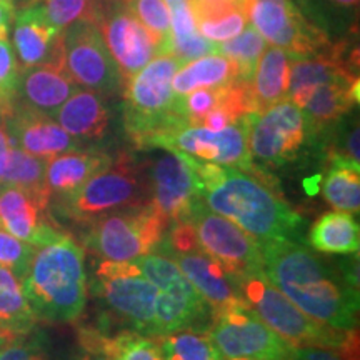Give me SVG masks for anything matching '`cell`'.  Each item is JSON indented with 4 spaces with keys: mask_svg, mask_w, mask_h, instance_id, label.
<instances>
[{
    "mask_svg": "<svg viewBox=\"0 0 360 360\" xmlns=\"http://www.w3.org/2000/svg\"><path fill=\"white\" fill-rule=\"evenodd\" d=\"M260 249L265 276L305 315L339 330L357 328V278L342 277L299 238L274 240Z\"/></svg>",
    "mask_w": 360,
    "mask_h": 360,
    "instance_id": "cell-1",
    "label": "cell"
},
{
    "mask_svg": "<svg viewBox=\"0 0 360 360\" xmlns=\"http://www.w3.org/2000/svg\"><path fill=\"white\" fill-rule=\"evenodd\" d=\"M191 160L200 184V199L212 212L232 220L260 245L300 237V215L264 177L193 157Z\"/></svg>",
    "mask_w": 360,
    "mask_h": 360,
    "instance_id": "cell-2",
    "label": "cell"
},
{
    "mask_svg": "<svg viewBox=\"0 0 360 360\" xmlns=\"http://www.w3.org/2000/svg\"><path fill=\"white\" fill-rule=\"evenodd\" d=\"M20 282L37 321H77L87 304L84 247L67 233L39 247Z\"/></svg>",
    "mask_w": 360,
    "mask_h": 360,
    "instance_id": "cell-3",
    "label": "cell"
},
{
    "mask_svg": "<svg viewBox=\"0 0 360 360\" xmlns=\"http://www.w3.org/2000/svg\"><path fill=\"white\" fill-rule=\"evenodd\" d=\"M179 67L172 56H155L124 82V125L139 148L188 125L175 110L172 79Z\"/></svg>",
    "mask_w": 360,
    "mask_h": 360,
    "instance_id": "cell-4",
    "label": "cell"
},
{
    "mask_svg": "<svg viewBox=\"0 0 360 360\" xmlns=\"http://www.w3.org/2000/svg\"><path fill=\"white\" fill-rule=\"evenodd\" d=\"M150 187L146 165L120 152L105 169L85 180L77 191L57 199V209L74 222L90 225L117 210L148 204Z\"/></svg>",
    "mask_w": 360,
    "mask_h": 360,
    "instance_id": "cell-5",
    "label": "cell"
},
{
    "mask_svg": "<svg viewBox=\"0 0 360 360\" xmlns=\"http://www.w3.org/2000/svg\"><path fill=\"white\" fill-rule=\"evenodd\" d=\"M240 294L250 309L269 328L287 340L292 347H327L334 350L352 349L354 330H339L314 321L292 304L269 281L262 269L254 270L237 281Z\"/></svg>",
    "mask_w": 360,
    "mask_h": 360,
    "instance_id": "cell-6",
    "label": "cell"
},
{
    "mask_svg": "<svg viewBox=\"0 0 360 360\" xmlns=\"http://www.w3.org/2000/svg\"><path fill=\"white\" fill-rule=\"evenodd\" d=\"M134 262L159 290L152 337L157 339L184 328L205 330V323L210 326L212 309L172 259L162 252L152 250Z\"/></svg>",
    "mask_w": 360,
    "mask_h": 360,
    "instance_id": "cell-7",
    "label": "cell"
},
{
    "mask_svg": "<svg viewBox=\"0 0 360 360\" xmlns=\"http://www.w3.org/2000/svg\"><path fill=\"white\" fill-rule=\"evenodd\" d=\"M170 225L148 202L97 219L90 224L85 244L103 260L134 262L159 247Z\"/></svg>",
    "mask_w": 360,
    "mask_h": 360,
    "instance_id": "cell-8",
    "label": "cell"
},
{
    "mask_svg": "<svg viewBox=\"0 0 360 360\" xmlns=\"http://www.w3.org/2000/svg\"><path fill=\"white\" fill-rule=\"evenodd\" d=\"M92 290L129 330L154 335L159 290L137 264L102 260L94 272Z\"/></svg>",
    "mask_w": 360,
    "mask_h": 360,
    "instance_id": "cell-9",
    "label": "cell"
},
{
    "mask_svg": "<svg viewBox=\"0 0 360 360\" xmlns=\"http://www.w3.org/2000/svg\"><path fill=\"white\" fill-rule=\"evenodd\" d=\"M155 250L177 264L187 281L212 309V315L244 300L236 278L202 249L193 229L184 220L170 225Z\"/></svg>",
    "mask_w": 360,
    "mask_h": 360,
    "instance_id": "cell-10",
    "label": "cell"
},
{
    "mask_svg": "<svg viewBox=\"0 0 360 360\" xmlns=\"http://www.w3.org/2000/svg\"><path fill=\"white\" fill-rule=\"evenodd\" d=\"M315 134L295 103L282 101L259 114H250L247 142L252 160L265 167H282L295 160L304 147L314 146Z\"/></svg>",
    "mask_w": 360,
    "mask_h": 360,
    "instance_id": "cell-11",
    "label": "cell"
},
{
    "mask_svg": "<svg viewBox=\"0 0 360 360\" xmlns=\"http://www.w3.org/2000/svg\"><path fill=\"white\" fill-rule=\"evenodd\" d=\"M209 335L225 360H289L295 349L265 326L245 300L214 314Z\"/></svg>",
    "mask_w": 360,
    "mask_h": 360,
    "instance_id": "cell-12",
    "label": "cell"
},
{
    "mask_svg": "<svg viewBox=\"0 0 360 360\" xmlns=\"http://www.w3.org/2000/svg\"><path fill=\"white\" fill-rule=\"evenodd\" d=\"M245 12L265 42L294 58L312 57L334 40L305 15L295 0H245Z\"/></svg>",
    "mask_w": 360,
    "mask_h": 360,
    "instance_id": "cell-13",
    "label": "cell"
},
{
    "mask_svg": "<svg viewBox=\"0 0 360 360\" xmlns=\"http://www.w3.org/2000/svg\"><path fill=\"white\" fill-rule=\"evenodd\" d=\"M62 60L74 82L109 98L122 94L124 80L97 25L80 20L62 32Z\"/></svg>",
    "mask_w": 360,
    "mask_h": 360,
    "instance_id": "cell-14",
    "label": "cell"
},
{
    "mask_svg": "<svg viewBox=\"0 0 360 360\" xmlns=\"http://www.w3.org/2000/svg\"><path fill=\"white\" fill-rule=\"evenodd\" d=\"M184 222L193 229L202 249L212 255L236 281L262 269V249L259 242L232 220L212 212L202 199L193 202Z\"/></svg>",
    "mask_w": 360,
    "mask_h": 360,
    "instance_id": "cell-15",
    "label": "cell"
},
{
    "mask_svg": "<svg viewBox=\"0 0 360 360\" xmlns=\"http://www.w3.org/2000/svg\"><path fill=\"white\" fill-rule=\"evenodd\" d=\"M249 115L242 117L236 124L227 125L222 130L186 125L172 134L159 137L148 148H165L210 164L244 170L249 174H260V169L255 167L252 160L247 142Z\"/></svg>",
    "mask_w": 360,
    "mask_h": 360,
    "instance_id": "cell-16",
    "label": "cell"
},
{
    "mask_svg": "<svg viewBox=\"0 0 360 360\" xmlns=\"http://www.w3.org/2000/svg\"><path fill=\"white\" fill-rule=\"evenodd\" d=\"M96 25L124 82L157 56L154 37L130 12L125 2H101Z\"/></svg>",
    "mask_w": 360,
    "mask_h": 360,
    "instance_id": "cell-17",
    "label": "cell"
},
{
    "mask_svg": "<svg viewBox=\"0 0 360 360\" xmlns=\"http://www.w3.org/2000/svg\"><path fill=\"white\" fill-rule=\"evenodd\" d=\"M148 162L150 205L170 224L182 222L193 202L200 199V184L191 157L159 148Z\"/></svg>",
    "mask_w": 360,
    "mask_h": 360,
    "instance_id": "cell-18",
    "label": "cell"
},
{
    "mask_svg": "<svg viewBox=\"0 0 360 360\" xmlns=\"http://www.w3.org/2000/svg\"><path fill=\"white\" fill-rule=\"evenodd\" d=\"M12 142L27 154L49 160L65 152L80 150L82 142L65 132L49 114L13 101L6 114Z\"/></svg>",
    "mask_w": 360,
    "mask_h": 360,
    "instance_id": "cell-19",
    "label": "cell"
},
{
    "mask_svg": "<svg viewBox=\"0 0 360 360\" xmlns=\"http://www.w3.org/2000/svg\"><path fill=\"white\" fill-rule=\"evenodd\" d=\"M51 202L19 187L0 186V229L35 249L64 236L49 217Z\"/></svg>",
    "mask_w": 360,
    "mask_h": 360,
    "instance_id": "cell-20",
    "label": "cell"
},
{
    "mask_svg": "<svg viewBox=\"0 0 360 360\" xmlns=\"http://www.w3.org/2000/svg\"><path fill=\"white\" fill-rule=\"evenodd\" d=\"M12 29V49L20 70L44 64L62 53V30L52 24L42 4L19 8Z\"/></svg>",
    "mask_w": 360,
    "mask_h": 360,
    "instance_id": "cell-21",
    "label": "cell"
},
{
    "mask_svg": "<svg viewBox=\"0 0 360 360\" xmlns=\"http://www.w3.org/2000/svg\"><path fill=\"white\" fill-rule=\"evenodd\" d=\"M79 85L65 70L62 53L52 60L20 70L15 101L52 115Z\"/></svg>",
    "mask_w": 360,
    "mask_h": 360,
    "instance_id": "cell-22",
    "label": "cell"
},
{
    "mask_svg": "<svg viewBox=\"0 0 360 360\" xmlns=\"http://www.w3.org/2000/svg\"><path fill=\"white\" fill-rule=\"evenodd\" d=\"M51 117L79 142L102 141L110 125L105 97L80 87Z\"/></svg>",
    "mask_w": 360,
    "mask_h": 360,
    "instance_id": "cell-23",
    "label": "cell"
},
{
    "mask_svg": "<svg viewBox=\"0 0 360 360\" xmlns=\"http://www.w3.org/2000/svg\"><path fill=\"white\" fill-rule=\"evenodd\" d=\"M359 80H335L321 84L304 94L295 105L304 112L309 124L312 125L314 134H317L354 112L359 103Z\"/></svg>",
    "mask_w": 360,
    "mask_h": 360,
    "instance_id": "cell-24",
    "label": "cell"
},
{
    "mask_svg": "<svg viewBox=\"0 0 360 360\" xmlns=\"http://www.w3.org/2000/svg\"><path fill=\"white\" fill-rule=\"evenodd\" d=\"M114 157L102 150H72L45 160V186L51 199H62L105 169Z\"/></svg>",
    "mask_w": 360,
    "mask_h": 360,
    "instance_id": "cell-25",
    "label": "cell"
},
{
    "mask_svg": "<svg viewBox=\"0 0 360 360\" xmlns=\"http://www.w3.org/2000/svg\"><path fill=\"white\" fill-rule=\"evenodd\" d=\"M294 57L282 49L267 45L249 80L255 114L287 101L290 67Z\"/></svg>",
    "mask_w": 360,
    "mask_h": 360,
    "instance_id": "cell-26",
    "label": "cell"
},
{
    "mask_svg": "<svg viewBox=\"0 0 360 360\" xmlns=\"http://www.w3.org/2000/svg\"><path fill=\"white\" fill-rule=\"evenodd\" d=\"M35 322L37 319L27 302L20 278L0 265V339L11 344L30 334Z\"/></svg>",
    "mask_w": 360,
    "mask_h": 360,
    "instance_id": "cell-27",
    "label": "cell"
},
{
    "mask_svg": "<svg viewBox=\"0 0 360 360\" xmlns=\"http://www.w3.org/2000/svg\"><path fill=\"white\" fill-rule=\"evenodd\" d=\"M170 13L172 42L170 53L180 65L209 53H215L217 44L207 40L197 29L195 15L188 0H164Z\"/></svg>",
    "mask_w": 360,
    "mask_h": 360,
    "instance_id": "cell-28",
    "label": "cell"
},
{
    "mask_svg": "<svg viewBox=\"0 0 360 360\" xmlns=\"http://www.w3.org/2000/svg\"><path fill=\"white\" fill-rule=\"evenodd\" d=\"M309 242L315 250L332 255H354L360 247L359 224L352 214L335 210L315 220L309 232Z\"/></svg>",
    "mask_w": 360,
    "mask_h": 360,
    "instance_id": "cell-29",
    "label": "cell"
},
{
    "mask_svg": "<svg viewBox=\"0 0 360 360\" xmlns=\"http://www.w3.org/2000/svg\"><path fill=\"white\" fill-rule=\"evenodd\" d=\"M238 77V70L232 60L220 53H209L180 65L172 79V90L177 97L187 96L197 89L220 87Z\"/></svg>",
    "mask_w": 360,
    "mask_h": 360,
    "instance_id": "cell-30",
    "label": "cell"
},
{
    "mask_svg": "<svg viewBox=\"0 0 360 360\" xmlns=\"http://www.w3.org/2000/svg\"><path fill=\"white\" fill-rule=\"evenodd\" d=\"M80 342L84 347H98L110 360H164L155 340L132 330L107 337L87 328L80 332Z\"/></svg>",
    "mask_w": 360,
    "mask_h": 360,
    "instance_id": "cell-31",
    "label": "cell"
},
{
    "mask_svg": "<svg viewBox=\"0 0 360 360\" xmlns=\"http://www.w3.org/2000/svg\"><path fill=\"white\" fill-rule=\"evenodd\" d=\"M197 29L207 40L222 44L242 32L249 24L245 6H191Z\"/></svg>",
    "mask_w": 360,
    "mask_h": 360,
    "instance_id": "cell-32",
    "label": "cell"
},
{
    "mask_svg": "<svg viewBox=\"0 0 360 360\" xmlns=\"http://www.w3.org/2000/svg\"><path fill=\"white\" fill-rule=\"evenodd\" d=\"M0 186L19 187L39 199L51 202V195L45 186V160L27 154L15 143L12 146L6 170L0 179Z\"/></svg>",
    "mask_w": 360,
    "mask_h": 360,
    "instance_id": "cell-33",
    "label": "cell"
},
{
    "mask_svg": "<svg viewBox=\"0 0 360 360\" xmlns=\"http://www.w3.org/2000/svg\"><path fill=\"white\" fill-rule=\"evenodd\" d=\"M328 172L322 192L326 200L342 212L359 214L360 209V165L328 162Z\"/></svg>",
    "mask_w": 360,
    "mask_h": 360,
    "instance_id": "cell-34",
    "label": "cell"
},
{
    "mask_svg": "<svg viewBox=\"0 0 360 360\" xmlns=\"http://www.w3.org/2000/svg\"><path fill=\"white\" fill-rule=\"evenodd\" d=\"M157 344L164 360H225L209 332L199 328H184L157 337Z\"/></svg>",
    "mask_w": 360,
    "mask_h": 360,
    "instance_id": "cell-35",
    "label": "cell"
},
{
    "mask_svg": "<svg viewBox=\"0 0 360 360\" xmlns=\"http://www.w3.org/2000/svg\"><path fill=\"white\" fill-rule=\"evenodd\" d=\"M360 0H322L321 6H305L304 13L314 24L332 37V32L339 37L357 34Z\"/></svg>",
    "mask_w": 360,
    "mask_h": 360,
    "instance_id": "cell-36",
    "label": "cell"
},
{
    "mask_svg": "<svg viewBox=\"0 0 360 360\" xmlns=\"http://www.w3.org/2000/svg\"><path fill=\"white\" fill-rule=\"evenodd\" d=\"M267 42L260 35L255 27L247 24V27L240 34L231 40H225L222 44H217V51L215 53L227 57L236 64L238 70V77L242 80H250L254 74L255 65H257L260 56H262Z\"/></svg>",
    "mask_w": 360,
    "mask_h": 360,
    "instance_id": "cell-37",
    "label": "cell"
},
{
    "mask_svg": "<svg viewBox=\"0 0 360 360\" xmlns=\"http://www.w3.org/2000/svg\"><path fill=\"white\" fill-rule=\"evenodd\" d=\"M125 4L154 37L157 56H169L172 29H170L169 8L164 0H125Z\"/></svg>",
    "mask_w": 360,
    "mask_h": 360,
    "instance_id": "cell-38",
    "label": "cell"
},
{
    "mask_svg": "<svg viewBox=\"0 0 360 360\" xmlns=\"http://www.w3.org/2000/svg\"><path fill=\"white\" fill-rule=\"evenodd\" d=\"M45 8V13L58 30H64L75 22L87 20L96 24L98 0H42L40 2Z\"/></svg>",
    "mask_w": 360,
    "mask_h": 360,
    "instance_id": "cell-39",
    "label": "cell"
},
{
    "mask_svg": "<svg viewBox=\"0 0 360 360\" xmlns=\"http://www.w3.org/2000/svg\"><path fill=\"white\" fill-rule=\"evenodd\" d=\"M35 254V247L13 237L0 229V265L11 269L17 277L24 278Z\"/></svg>",
    "mask_w": 360,
    "mask_h": 360,
    "instance_id": "cell-40",
    "label": "cell"
},
{
    "mask_svg": "<svg viewBox=\"0 0 360 360\" xmlns=\"http://www.w3.org/2000/svg\"><path fill=\"white\" fill-rule=\"evenodd\" d=\"M20 67L8 40H0V103L15 101Z\"/></svg>",
    "mask_w": 360,
    "mask_h": 360,
    "instance_id": "cell-41",
    "label": "cell"
},
{
    "mask_svg": "<svg viewBox=\"0 0 360 360\" xmlns=\"http://www.w3.org/2000/svg\"><path fill=\"white\" fill-rule=\"evenodd\" d=\"M32 332L0 349V360H52L44 337Z\"/></svg>",
    "mask_w": 360,
    "mask_h": 360,
    "instance_id": "cell-42",
    "label": "cell"
},
{
    "mask_svg": "<svg viewBox=\"0 0 360 360\" xmlns=\"http://www.w3.org/2000/svg\"><path fill=\"white\" fill-rule=\"evenodd\" d=\"M12 102L11 103H0V179H2L4 170H6L8 155H11L12 150V137L8 134L7 129V122H6V114L11 109Z\"/></svg>",
    "mask_w": 360,
    "mask_h": 360,
    "instance_id": "cell-43",
    "label": "cell"
},
{
    "mask_svg": "<svg viewBox=\"0 0 360 360\" xmlns=\"http://www.w3.org/2000/svg\"><path fill=\"white\" fill-rule=\"evenodd\" d=\"M289 360H342V359L334 349L307 345V347H295Z\"/></svg>",
    "mask_w": 360,
    "mask_h": 360,
    "instance_id": "cell-44",
    "label": "cell"
},
{
    "mask_svg": "<svg viewBox=\"0 0 360 360\" xmlns=\"http://www.w3.org/2000/svg\"><path fill=\"white\" fill-rule=\"evenodd\" d=\"M17 7L11 0H0V40H8Z\"/></svg>",
    "mask_w": 360,
    "mask_h": 360,
    "instance_id": "cell-45",
    "label": "cell"
},
{
    "mask_svg": "<svg viewBox=\"0 0 360 360\" xmlns=\"http://www.w3.org/2000/svg\"><path fill=\"white\" fill-rule=\"evenodd\" d=\"M191 6H245V0H188Z\"/></svg>",
    "mask_w": 360,
    "mask_h": 360,
    "instance_id": "cell-46",
    "label": "cell"
},
{
    "mask_svg": "<svg viewBox=\"0 0 360 360\" xmlns=\"http://www.w3.org/2000/svg\"><path fill=\"white\" fill-rule=\"evenodd\" d=\"M80 360H110L109 355L102 352L98 347H84V354Z\"/></svg>",
    "mask_w": 360,
    "mask_h": 360,
    "instance_id": "cell-47",
    "label": "cell"
},
{
    "mask_svg": "<svg viewBox=\"0 0 360 360\" xmlns=\"http://www.w3.org/2000/svg\"><path fill=\"white\" fill-rule=\"evenodd\" d=\"M11 2L13 4L15 7H29V6H34V4H40L42 0H11Z\"/></svg>",
    "mask_w": 360,
    "mask_h": 360,
    "instance_id": "cell-48",
    "label": "cell"
},
{
    "mask_svg": "<svg viewBox=\"0 0 360 360\" xmlns=\"http://www.w3.org/2000/svg\"><path fill=\"white\" fill-rule=\"evenodd\" d=\"M98 2H103V4H110V2H125V0H98Z\"/></svg>",
    "mask_w": 360,
    "mask_h": 360,
    "instance_id": "cell-49",
    "label": "cell"
},
{
    "mask_svg": "<svg viewBox=\"0 0 360 360\" xmlns=\"http://www.w3.org/2000/svg\"><path fill=\"white\" fill-rule=\"evenodd\" d=\"M6 345H7V344H6V342H4L2 339H0V349H2V347H6Z\"/></svg>",
    "mask_w": 360,
    "mask_h": 360,
    "instance_id": "cell-50",
    "label": "cell"
},
{
    "mask_svg": "<svg viewBox=\"0 0 360 360\" xmlns=\"http://www.w3.org/2000/svg\"><path fill=\"white\" fill-rule=\"evenodd\" d=\"M355 360H357V359H355Z\"/></svg>",
    "mask_w": 360,
    "mask_h": 360,
    "instance_id": "cell-51",
    "label": "cell"
}]
</instances>
